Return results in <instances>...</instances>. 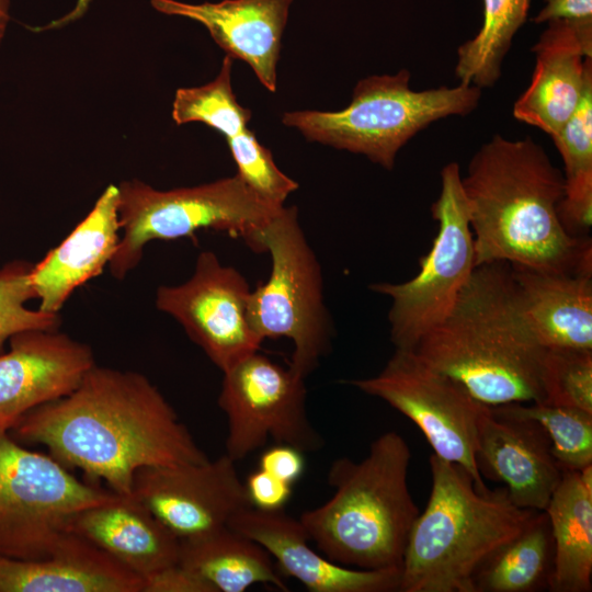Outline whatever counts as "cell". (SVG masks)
<instances>
[{"instance_id": "cell-33", "label": "cell", "mask_w": 592, "mask_h": 592, "mask_svg": "<svg viewBox=\"0 0 592 592\" xmlns=\"http://www.w3.org/2000/svg\"><path fill=\"white\" fill-rule=\"evenodd\" d=\"M33 264L16 261L0 270V344L29 330L58 329V314L33 310L25 306L35 298L30 274Z\"/></svg>"}, {"instance_id": "cell-36", "label": "cell", "mask_w": 592, "mask_h": 592, "mask_svg": "<svg viewBox=\"0 0 592 592\" xmlns=\"http://www.w3.org/2000/svg\"><path fill=\"white\" fill-rule=\"evenodd\" d=\"M259 468L294 485L304 474V452L287 444H275L262 453Z\"/></svg>"}, {"instance_id": "cell-16", "label": "cell", "mask_w": 592, "mask_h": 592, "mask_svg": "<svg viewBox=\"0 0 592 592\" xmlns=\"http://www.w3.org/2000/svg\"><path fill=\"white\" fill-rule=\"evenodd\" d=\"M476 457L480 474L503 482L522 509L544 511L562 477L543 426L505 405L488 406L480 417Z\"/></svg>"}, {"instance_id": "cell-2", "label": "cell", "mask_w": 592, "mask_h": 592, "mask_svg": "<svg viewBox=\"0 0 592 592\" xmlns=\"http://www.w3.org/2000/svg\"><path fill=\"white\" fill-rule=\"evenodd\" d=\"M462 187L476 266L592 273L590 238L571 236L559 217L563 174L532 137L494 135L471 157Z\"/></svg>"}, {"instance_id": "cell-19", "label": "cell", "mask_w": 592, "mask_h": 592, "mask_svg": "<svg viewBox=\"0 0 592 592\" xmlns=\"http://www.w3.org/2000/svg\"><path fill=\"white\" fill-rule=\"evenodd\" d=\"M292 1L224 0L190 4L178 0H150V3L160 13L203 24L228 56L246 61L259 81L275 92L281 38Z\"/></svg>"}, {"instance_id": "cell-27", "label": "cell", "mask_w": 592, "mask_h": 592, "mask_svg": "<svg viewBox=\"0 0 592 592\" xmlns=\"http://www.w3.org/2000/svg\"><path fill=\"white\" fill-rule=\"evenodd\" d=\"M565 166V195L558 213L573 237H585L592 225V81L574 113L551 137Z\"/></svg>"}, {"instance_id": "cell-34", "label": "cell", "mask_w": 592, "mask_h": 592, "mask_svg": "<svg viewBox=\"0 0 592 592\" xmlns=\"http://www.w3.org/2000/svg\"><path fill=\"white\" fill-rule=\"evenodd\" d=\"M244 486L251 506L262 511L283 510L293 492V485L260 468L248 476Z\"/></svg>"}, {"instance_id": "cell-9", "label": "cell", "mask_w": 592, "mask_h": 592, "mask_svg": "<svg viewBox=\"0 0 592 592\" xmlns=\"http://www.w3.org/2000/svg\"><path fill=\"white\" fill-rule=\"evenodd\" d=\"M115 496L79 480L53 456L0 433V556L46 557L69 533L78 512Z\"/></svg>"}, {"instance_id": "cell-37", "label": "cell", "mask_w": 592, "mask_h": 592, "mask_svg": "<svg viewBox=\"0 0 592 592\" xmlns=\"http://www.w3.org/2000/svg\"><path fill=\"white\" fill-rule=\"evenodd\" d=\"M557 19L592 22V0H546L533 21L540 24Z\"/></svg>"}, {"instance_id": "cell-28", "label": "cell", "mask_w": 592, "mask_h": 592, "mask_svg": "<svg viewBox=\"0 0 592 592\" xmlns=\"http://www.w3.org/2000/svg\"><path fill=\"white\" fill-rule=\"evenodd\" d=\"M532 0H483L480 31L457 49L455 76L459 83L490 88L501 77L512 39L525 23Z\"/></svg>"}, {"instance_id": "cell-30", "label": "cell", "mask_w": 592, "mask_h": 592, "mask_svg": "<svg viewBox=\"0 0 592 592\" xmlns=\"http://www.w3.org/2000/svg\"><path fill=\"white\" fill-rule=\"evenodd\" d=\"M512 412L538 422L546 431L551 453L562 470L592 465V412L544 402L504 403Z\"/></svg>"}, {"instance_id": "cell-25", "label": "cell", "mask_w": 592, "mask_h": 592, "mask_svg": "<svg viewBox=\"0 0 592 592\" xmlns=\"http://www.w3.org/2000/svg\"><path fill=\"white\" fill-rule=\"evenodd\" d=\"M179 563L215 592H244L257 583L287 591L271 555L253 539L226 526L205 536L180 540Z\"/></svg>"}, {"instance_id": "cell-21", "label": "cell", "mask_w": 592, "mask_h": 592, "mask_svg": "<svg viewBox=\"0 0 592 592\" xmlns=\"http://www.w3.org/2000/svg\"><path fill=\"white\" fill-rule=\"evenodd\" d=\"M73 533L143 579L175 565L180 540L133 494L88 506L69 522Z\"/></svg>"}, {"instance_id": "cell-17", "label": "cell", "mask_w": 592, "mask_h": 592, "mask_svg": "<svg viewBox=\"0 0 592 592\" xmlns=\"http://www.w3.org/2000/svg\"><path fill=\"white\" fill-rule=\"evenodd\" d=\"M532 50L534 72L513 105V116L553 137L592 81V22L550 20Z\"/></svg>"}, {"instance_id": "cell-11", "label": "cell", "mask_w": 592, "mask_h": 592, "mask_svg": "<svg viewBox=\"0 0 592 592\" xmlns=\"http://www.w3.org/2000/svg\"><path fill=\"white\" fill-rule=\"evenodd\" d=\"M349 383L409 418L433 454L462 466L478 489L488 488L476 457L478 424L488 406L464 385L431 368L411 351L399 349L377 375Z\"/></svg>"}, {"instance_id": "cell-31", "label": "cell", "mask_w": 592, "mask_h": 592, "mask_svg": "<svg viewBox=\"0 0 592 592\" xmlns=\"http://www.w3.org/2000/svg\"><path fill=\"white\" fill-rule=\"evenodd\" d=\"M542 388L544 403L592 412V350L546 349Z\"/></svg>"}, {"instance_id": "cell-3", "label": "cell", "mask_w": 592, "mask_h": 592, "mask_svg": "<svg viewBox=\"0 0 592 592\" xmlns=\"http://www.w3.org/2000/svg\"><path fill=\"white\" fill-rule=\"evenodd\" d=\"M407 351L487 406L543 401L546 349L521 314L506 262L477 265L448 315Z\"/></svg>"}, {"instance_id": "cell-22", "label": "cell", "mask_w": 592, "mask_h": 592, "mask_svg": "<svg viewBox=\"0 0 592 592\" xmlns=\"http://www.w3.org/2000/svg\"><path fill=\"white\" fill-rule=\"evenodd\" d=\"M511 272L521 314L543 348L592 350V273Z\"/></svg>"}, {"instance_id": "cell-8", "label": "cell", "mask_w": 592, "mask_h": 592, "mask_svg": "<svg viewBox=\"0 0 592 592\" xmlns=\"http://www.w3.org/2000/svg\"><path fill=\"white\" fill-rule=\"evenodd\" d=\"M259 252H269L267 280L251 289L248 319L261 342H293L289 368L306 378L328 353L333 327L325 304L319 260L299 224L296 206L281 207L259 236Z\"/></svg>"}, {"instance_id": "cell-14", "label": "cell", "mask_w": 592, "mask_h": 592, "mask_svg": "<svg viewBox=\"0 0 592 592\" xmlns=\"http://www.w3.org/2000/svg\"><path fill=\"white\" fill-rule=\"evenodd\" d=\"M135 496L179 540L194 539L228 526L251 506L236 460L150 466L134 476Z\"/></svg>"}, {"instance_id": "cell-6", "label": "cell", "mask_w": 592, "mask_h": 592, "mask_svg": "<svg viewBox=\"0 0 592 592\" xmlns=\"http://www.w3.org/2000/svg\"><path fill=\"white\" fill-rule=\"evenodd\" d=\"M410 78L407 69L366 77L345 109L285 112L282 122L308 140L364 155L391 170L398 151L419 132L439 119L471 113L481 98V89L462 83L415 91Z\"/></svg>"}, {"instance_id": "cell-35", "label": "cell", "mask_w": 592, "mask_h": 592, "mask_svg": "<svg viewBox=\"0 0 592 592\" xmlns=\"http://www.w3.org/2000/svg\"><path fill=\"white\" fill-rule=\"evenodd\" d=\"M143 592H215L202 578L179 562L144 580Z\"/></svg>"}, {"instance_id": "cell-1", "label": "cell", "mask_w": 592, "mask_h": 592, "mask_svg": "<svg viewBox=\"0 0 592 592\" xmlns=\"http://www.w3.org/2000/svg\"><path fill=\"white\" fill-rule=\"evenodd\" d=\"M12 430L119 496L133 494L143 467L208 459L146 376L96 364L72 391L31 410Z\"/></svg>"}, {"instance_id": "cell-24", "label": "cell", "mask_w": 592, "mask_h": 592, "mask_svg": "<svg viewBox=\"0 0 592 592\" xmlns=\"http://www.w3.org/2000/svg\"><path fill=\"white\" fill-rule=\"evenodd\" d=\"M553 537L548 588L590 592L592 588V465L562 470L546 509Z\"/></svg>"}, {"instance_id": "cell-38", "label": "cell", "mask_w": 592, "mask_h": 592, "mask_svg": "<svg viewBox=\"0 0 592 592\" xmlns=\"http://www.w3.org/2000/svg\"><path fill=\"white\" fill-rule=\"evenodd\" d=\"M93 1L94 0H77L73 9H71L68 13L61 15L56 20L50 21L45 25L32 27V30L43 32L61 29L66 25H69L70 23L78 21L86 14Z\"/></svg>"}, {"instance_id": "cell-32", "label": "cell", "mask_w": 592, "mask_h": 592, "mask_svg": "<svg viewBox=\"0 0 592 592\" xmlns=\"http://www.w3.org/2000/svg\"><path fill=\"white\" fill-rule=\"evenodd\" d=\"M226 141L237 164V174L248 187L269 205L284 206L288 195L298 189V183L277 168L271 150L261 145L248 128L226 138Z\"/></svg>"}, {"instance_id": "cell-29", "label": "cell", "mask_w": 592, "mask_h": 592, "mask_svg": "<svg viewBox=\"0 0 592 592\" xmlns=\"http://www.w3.org/2000/svg\"><path fill=\"white\" fill-rule=\"evenodd\" d=\"M232 58L223 60L217 77L200 87L180 88L172 103V118L177 125L200 122L234 137L247 128L252 113L241 106L231 88Z\"/></svg>"}, {"instance_id": "cell-26", "label": "cell", "mask_w": 592, "mask_h": 592, "mask_svg": "<svg viewBox=\"0 0 592 592\" xmlns=\"http://www.w3.org/2000/svg\"><path fill=\"white\" fill-rule=\"evenodd\" d=\"M553 556L548 516L538 511L515 538L479 569L476 592H532L548 587Z\"/></svg>"}, {"instance_id": "cell-5", "label": "cell", "mask_w": 592, "mask_h": 592, "mask_svg": "<svg viewBox=\"0 0 592 592\" xmlns=\"http://www.w3.org/2000/svg\"><path fill=\"white\" fill-rule=\"evenodd\" d=\"M410 459L405 437L388 431L361 462L340 457L331 464L332 497L299 517L323 556L358 569L401 568L420 513L408 488Z\"/></svg>"}, {"instance_id": "cell-12", "label": "cell", "mask_w": 592, "mask_h": 592, "mask_svg": "<svg viewBox=\"0 0 592 592\" xmlns=\"http://www.w3.org/2000/svg\"><path fill=\"white\" fill-rule=\"evenodd\" d=\"M218 406L228 421L226 454L234 460L263 447L269 439L301 452H315L323 440L306 407L305 378L253 352L223 372Z\"/></svg>"}, {"instance_id": "cell-15", "label": "cell", "mask_w": 592, "mask_h": 592, "mask_svg": "<svg viewBox=\"0 0 592 592\" xmlns=\"http://www.w3.org/2000/svg\"><path fill=\"white\" fill-rule=\"evenodd\" d=\"M94 365L91 348L58 329L12 335L9 352L0 355V433L68 395Z\"/></svg>"}, {"instance_id": "cell-7", "label": "cell", "mask_w": 592, "mask_h": 592, "mask_svg": "<svg viewBox=\"0 0 592 592\" xmlns=\"http://www.w3.org/2000/svg\"><path fill=\"white\" fill-rule=\"evenodd\" d=\"M117 187L121 237L109 263L116 280L138 265L149 241L192 237L200 229L224 231L259 252V236L281 208L262 201L237 173L192 187L157 190L137 179Z\"/></svg>"}, {"instance_id": "cell-18", "label": "cell", "mask_w": 592, "mask_h": 592, "mask_svg": "<svg viewBox=\"0 0 592 592\" xmlns=\"http://www.w3.org/2000/svg\"><path fill=\"white\" fill-rule=\"evenodd\" d=\"M228 526L260 544L281 573L296 579L310 592L399 591L401 568L351 569L335 563L310 547L299 519L283 510L250 506L235 515Z\"/></svg>"}, {"instance_id": "cell-23", "label": "cell", "mask_w": 592, "mask_h": 592, "mask_svg": "<svg viewBox=\"0 0 592 592\" xmlns=\"http://www.w3.org/2000/svg\"><path fill=\"white\" fill-rule=\"evenodd\" d=\"M143 591L140 577L73 533L39 559L0 556V592Z\"/></svg>"}, {"instance_id": "cell-39", "label": "cell", "mask_w": 592, "mask_h": 592, "mask_svg": "<svg viewBox=\"0 0 592 592\" xmlns=\"http://www.w3.org/2000/svg\"><path fill=\"white\" fill-rule=\"evenodd\" d=\"M10 19V0H0V46L4 39Z\"/></svg>"}, {"instance_id": "cell-13", "label": "cell", "mask_w": 592, "mask_h": 592, "mask_svg": "<svg viewBox=\"0 0 592 592\" xmlns=\"http://www.w3.org/2000/svg\"><path fill=\"white\" fill-rule=\"evenodd\" d=\"M250 293L237 269L223 264L213 251H202L187 281L157 289L156 307L174 318L224 372L260 350L262 342L248 319Z\"/></svg>"}, {"instance_id": "cell-10", "label": "cell", "mask_w": 592, "mask_h": 592, "mask_svg": "<svg viewBox=\"0 0 592 592\" xmlns=\"http://www.w3.org/2000/svg\"><path fill=\"white\" fill-rule=\"evenodd\" d=\"M437 232L419 271L403 283H376L369 288L387 296L390 340L395 349L411 350L453 308L475 267L474 238L457 162L441 170V191L431 206Z\"/></svg>"}, {"instance_id": "cell-20", "label": "cell", "mask_w": 592, "mask_h": 592, "mask_svg": "<svg viewBox=\"0 0 592 592\" xmlns=\"http://www.w3.org/2000/svg\"><path fill=\"white\" fill-rule=\"evenodd\" d=\"M118 187L109 185L89 214L38 263L30 280L38 309L58 314L72 292L102 273L121 237Z\"/></svg>"}, {"instance_id": "cell-4", "label": "cell", "mask_w": 592, "mask_h": 592, "mask_svg": "<svg viewBox=\"0 0 592 592\" xmlns=\"http://www.w3.org/2000/svg\"><path fill=\"white\" fill-rule=\"evenodd\" d=\"M429 462L431 491L407 540L399 591L476 592L479 569L538 511L515 505L505 487L478 489L455 463Z\"/></svg>"}]
</instances>
